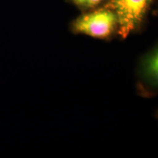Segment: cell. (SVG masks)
Masks as SVG:
<instances>
[{"label":"cell","mask_w":158,"mask_h":158,"mask_svg":"<svg viewBox=\"0 0 158 158\" xmlns=\"http://www.w3.org/2000/svg\"><path fill=\"white\" fill-rule=\"evenodd\" d=\"M140 75L148 86L158 89V44L142 59Z\"/></svg>","instance_id":"cell-3"},{"label":"cell","mask_w":158,"mask_h":158,"mask_svg":"<svg viewBox=\"0 0 158 158\" xmlns=\"http://www.w3.org/2000/svg\"><path fill=\"white\" fill-rule=\"evenodd\" d=\"M75 3L79 6L84 7H92L98 5L104 0H73Z\"/></svg>","instance_id":"cell-4"},{"label":"cell","mask_w":158,"mask_h":158,"mask_svg":"<svg viewBox=\"0 0 158 158\" xmlns=\"http://www.w3.org/2000/svg\"><path fill=\"white\" fill-rule=\"evenodd\" d=\"M150 0H110L106 8L115 13L118 33L126 38L140 24Z\"/></svg>","instance_id":"cell-1"},{"label":"cell","mask_w":158,"mask_h":158,"mask_svg":"<svg viewBox=\"0 0 158 158\" xmlns=\"http://www.w3.org/2000/svg\"><path fill=\"white\" fill-rule=\"evenodd\" d=\"M116 24L115 13L104 7L79 17L73 24V28L78 33L96 38H106L111 35Z\"/></svg>","instance_id":"cell-2"}]
</instances>
